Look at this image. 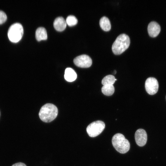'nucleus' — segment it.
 Instances as JSON below:
<instances>
[{"instance_id":"1","label":"nucleus","mask_w":166,"mask_h":166,"mask_svg":"<svg viewBox=\"0 0 166 166\" xmlns=\"http://www.w3.org/2000/svg\"><path fill=\"white\" fill-rule=\"evenodd\" d=\"M58 109L53 104L47 103L41 108L39 116L41 120L45 122H50L56 117L58 114Z\"/></svg>"},{"instance_id":"2","label":"nucleus","mask_w":166,"mask_h":166,"mask_svg":"<svg viewBox=\"0 0 166 166\" xmlns=\"http://www.w3.org/2000/svg\"><path fill=\"white\" fill-rule=\"evenodd\" d=\"M130 39L127 35L123 34L119 35L116 38L112 46L113 53L115 55H120L129 47Z\"/></svg>"},{"instance_id":"3","label":"nucleus","mask_w":166,"mask_h":166,"mask_svg":"<svg viewBox=\"0 0 166 166\" xmlns=\"http://www.w3.org/2000/svg\"><path fill=\"white\" fill-rule=\"evenodd\" d=\"M112 141L114 147L121 153H126L130 149V144L129 141L122 134L118 133L114 135Z\"/></svg>"},{"instance_id":"4","label":"nucleus","mask_w":166,"mask_h":166,"mask_svg":"<svg viewBox=\"0 0 166 166\" xmlns=\"http://www.w3.org/2000/svg\"><path fill=\"white\" fill-rule=\"evenodd\" d=\"M23 34L22 25L18 23H14L10 27L8 32L9 40L13 43H17L21 39Z\"/></svg>"},{"instance_id":"5","label":"nucleus","mask_w":166,"mask_h":166,"mask_svg":"<svg viewBox=\"0 0 166 166\" xmlns=\"http://www.w3.org/2000/svg\"><path fill=\"white\" fill-rule=\"evenodd\" d=\"M105 127V123L101 121H97L90 123L86 128L87 133L91 137H95L100 134Z\"/></svg>"},{"instance_id":"6","label":"nucleus","mask_w":166,"mask_h":166,"mask_svg":"<svg viewBox=\"0 0 166 166\" xmlns=\"http://www.w3.org/2000/svg\"><path fill=\"white\" fill-rule=\"evenodd\" d=\"M145 90L150 95H153L157 92L159 84L156 79L153 77H149L146 80L145 84Z\"/></svg>"},{"instance_id":"7","label":"nucleus","mask_w":166,"mask_h":166,"mask_svg":"<svg viewBox=\"0 0 166 166\" xmlns=\"http://www.w3.org/2000/svg\"><path fill=\"white\" fill-rule=\"evenodd\" d=\"M73 62L77 66L81 68H88L92 64V60L88 55L82 54L76 57L73 60Z\"/></svg>"},{"instance_id":"8","label":"nucleus","mask_w":166,"mask_h":166,"mask_svg":"<svg viewBox=\"0 0 166 166\" xmlns=\"http://www.w3.org/2000/svg\"><path fill=\"white\" fill-rule=\"evenodd\" d=\"M135 140L137 145L142 147L146 144L147 140V133L145 130L140 128L137 130L135 135Z\"/></svg>"},{"instance_id":"9","label":"nucleus","mask_w":166,"mask_h":166,"mask_svg":"<svg viewBox=\"0 0 166 166\" xmlns=\"http://www.w3.org/2000/svg\"><path fill=\"white\" fill-rule=\"evenodd\" d=\"M148 31L149 35L152 38L156 37L160 32V26L156 22H151L148 25Z\"/></svg>"},{"instance_id":"10","label":"nucleus","mask_w":166,"mask_h":166,"mask_svg":"<svg viewBox=\"0 0 166 166\" xmlns=\"http://www.w3.org/2000/svg\"><path fill=\"white\" fill-rule=\"evenodd\" d=\"M65 20L62 17H58L55 19L53 26L55 29L58 31H62L65 29L66 26Z\"/></svg>"},{"instance_id":"11","label":"nucleus","mask_w":166,"mask_h":166,"mask_svg":"<svg viewBox=\"0 0 166 166\" xmlns=\"http://www.w3.org/2000/svg\"><path fill=\"white\" fill-rule=\"evenodd\" d=\"M65 79L69 82L74 81L77 77V74L75 71L71 68H67L65 70L64 74Z\"/></svg>"},{"instance_id":"12","label":"nucleus","mask_w":166,"mask_h":166,"mask_svg":"<svg viewBox=\"0 0 166 166\" xmlns=\"http://www.w3.org/2000/svg\"><path fill=\"white\" fill-rule=\"evenodd\" d=\"M35 37L38 41L47 39V35L45 29L42 27H40L37 29L35 32Z\"/></svg>"},{"instance_id":"13","label":"nucleus","mask_w":166,"mask_h":166,"mask_svg":"<svg viewBox=\"0 0 166 166\" xmlns=\"http://www.w3.org/2000/svg\"><path fill=\"white\" fill-rule=\"evenodd\" d=\"M99 24L101 28L105 31H108L111 28V25L109 19L104 16L100 19Z\"/></svg>"},{"instance_id":"14","label":"nucleus","mask_w":166,"mask_h":166,"mask_svg":"<svg viewBox=\"0 0 166 166\" xmlns=\"http://www.w3.org/2000/svg\"><path fill=\"white\" fill-rule=\"evenodd\" d=\"M115 89L113 85H103L101 88L102 93L107 96L112 95L114 92Z\"/></svg>"},{"instance_id":"15","label":"nucleus","mask_w":166,"mask_h":166,"mask_svg":"<svg viewBox=\"0 0 166 166\" xmlns=\"http://www.w3.org/2000/svg\"><path fill=\"white\" fill-rule=\"evenodd\" d=\"M116 80H117V79L115 78L114 76L111 75H109L103 78L102 80L101 83L103 85H113Z\"/></svg>"},{"instance_id":"16","label":"nucleus","mask_w":166,"mask_h":166,"mask_svg":"<svg viewBox=\"0 0 166 166\" xmlns=\"http://www.w3.org/2000/svg\"><path fill=\"white\" fill-rule=\"evenodd\" d=\"M66 23L69 26H72L76 24L77 22V18L74 15H69L66 18Z\"/></svg>"},{"instance_id":"17","label":"nucleus","mask_w":166,"mask_h":166,"mask_svg":"<svg viewBox=\"0 0 166 166\" xmlns=\"http://www.w3.org/2000/svg\"><path fill=\"white\" fill-rule=\"evenodd\" d=\"M7 18L6 14L3 11L0 10V25L5 22Z\"/></svg>"},{"instance_id":"18","label":"nucleus","mask_w":166,"mask_h":166,"mask_svg":"<svg viewBox=\"0 0 166 166\" xmlns=\"http://www.w3.org/2000/svg\"><path fill=\"white\" fill-rule=\"evenodd\" d=\"M12 166H26V165L23 163L19 162L14 164Z\"/></svg>"},{"instance_id":"19","label":"nucleus","mask_w":166,"mask_h":166,"mask_svg":"<svg viewBox=\"0 0 166 166\" xmlns=\"http://www.w3.org/2000/svg\"><path fill=\"white\" fill-rule=\"evenodd\" d=\"M116 70H115L114 71V73L116 74Z\"/></svg>"},{"instance_id":"20","label":"nucleus","mask_w":166,"mask_h":166,"mask_svg":"<svg viewBox=\"0 0 166 166\" xmlns=\"http://www.w3.org/2000/svg\"></svg>"},{"instance_id":"21","label":"nucleus","mask_w":166,"mask_h":166,"mask_svg":"<svg viewBox=\"0 0 166 166\" xmlns=\"http://www.w3.org/2000/svg\"></svg>"}]
</instances>
